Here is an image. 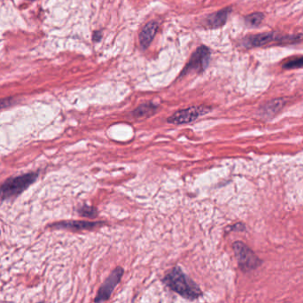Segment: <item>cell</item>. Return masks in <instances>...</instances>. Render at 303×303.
Segmentation results:
<instances>
[{
  "label": "cell",
  "instance_id": "cell-1",
  "mask_svg": "<svg viewBox=\"0 0 303 303\" xmlns=\"http://www.w3.org/2000/svg\"><path fill=\"white\" fill-rule=\"evenodd\" d=\"M165 282L174 292H177L186 299H197L201 294L199 286L179 268L171 269L166 276Z\"/></svg>",
  "mask_w": 303,
  "mask_h": 303
},
{
  "label": "cell",
  "instance_id": "cell-2",
  "mask_svg": "<svg viewBox=\"0 0 303 303\" xmlns=\"http://www.w3.org/2000/svg\"><path fill=\"white\" fill-rule=\"evenodd\" d=\"M39 177V173L31 172L18 177H10L0 186V198L8 200L20 195L34 184Z\"/></svg>",
  "mask_w": 303,
  "mask_h": 303
},
{
  "label": "cell",
  "instance_id": "cell-3",
  "mask_svg": "<svg viewBox=\"0 0 303 303\" xmlns=\"http://www.w3.org/2000/svg\"><path fill=\"white\" fill-rule=\"evenodd\" d=\"M211 52L207 46H201L192 54L188 63L184 67L180 77H184L191 72L200 74L204 72L209 64Z\"/></svg>",
  "mask_w": 303,
  "mask_h": 303
},
{
  "label": "cell",
  "instance_id": "cell-4",
  "mask_svg": "<svg viewBox=\"0 0 303 303\" xmlns=\"http://www.w3.org/2000/svg\"><path fill=\"white\" fill-rule=\"evenodd\" d=\"M212 108L207 106H193L190 108L181 109L168 118V123L172 124H185L194 122L200 116L211 111Z\"/></svg>",
  "mask_w": 303,
  "mask_h": 303
},
{
  "label": "cell",
  "instance_id": "cell-5",
  "mask_svg": "<svg viewBox=\"0 0 303 303\" xmlns=\"http://www.w3.org/2000/svg\"><path fill=\"white\" fill-rule=\"evenodd\" d=\"M235 255L238 260V264L245 270L255 269L260 264L257 256L248 246L240 241L233 244Z\"/></svg>",
  "mask_w": 303,
  "mask_h": 303
},
{
  "label": "cell",
  "instance_id": "cell-6",
  "mask_svg": "<svg viewBox=\"0 0 303 303\" xmlns=\"http://www.w3.org/2000/svg\"><path fill=\"white\" fill-rule=\"evenodd\" d=\"M123 274V269L122 268H116V269L110 274L107 280L104 282V284L100 288L96 298H95V302L101 303L106 301L107 299H109L111 296L112 292L114 291L115 286L119 283V281L122 278Z\"/></svg>",
  "mask_w": 303,
  "mask_h": 303
},
{
  "label": "cell",
  "instance_id": "cell-7",
  "mask_svg": "<svg viewBox=\"0 0 303 303\" xmlns=\"http://www.w3.org/2000/svg\"><path fill=\"white\" fill-rule=\"evenodd\" d=\"M287 101L284 98H277L265 103L259 109V115L265 120H269L275 117L284 108Z\"/></svg>",
  "mask_w": 303,
  "mask_h": 303
},
{
  "label": "cell",
  "instance_id": "cell-8",
  "mask_svg": "<svg viewBox=\"0 0 303 303\" xmlns=\"http://www.w3.org/2000/svg\"><path fill=\"white\" fill-rule=\"evenodd\" d=\"M276 40L280 42L281 38L273 32H264L246 37V39L243 40V45L246 47H261Z\"/></svg>",
  "mask_w": 303,
  "mask_h": 303
},
{
  "label": "cell",
  "instance_id": "cell-9",
  "mask_svg": "<svg viewBox=\"0 0 303 303\" xmlns=\"http://www.w3.org/2000/svg\"><path fill=\"white\" fill-rule=\"evenodd\" d=\"M101 225L100 222H85V221H65L51 225L58 229H67L71 230H92Z\"/></svg>",
  "mask_w": 303,
  "mask_h": 303
},
{
  "label": "cell",
  "instance_id": "cell-10",
  "mask_svg": "<svg viewBox=\"0 0 303 303\" xmlns=\"http://www.w3.org/2000/svg\"><path fill=\"white\" fill-rule=\"evenodd\" d=\"M158 29H159V23L157 22H150L143 28L142 31L139 34V43L142 49L146 50L149 47L151 43L154 40L155 35L157 33Z\"/></svg>",
  "mask_w": 303,
  "mask_h": 303
},
{
  "label": "cell",
  "instance_id": "cell-11",
  "mask_svg": "<svg viewBox=\"0 0 303 303\" xmlns=\"http://www.w3.org/2000/svg\"><path fill=\"white\" fill-rule=\"evenodd\" d=\"M230 12H231V8H223L222 10L215 12L210 16H207L206 19L207 26L212 29L223 27L226 23Z\"/></svg>",
  "mask_w": 303,
  "mask_h": 303
},
{
  "label": "cell",
  "instance_id": "cell-12",
  "mask_svg": "<svg viewBox=\"0 0 303 303\" xmlns=\"http://www.w3.org/2000/svg\"><path fill=\"white\" fill-rule=\"evenodd\" d=\"M158 107L154 105L153 102H148V103L142 104L138 108L135 109L133 112V115L136 117H149L151 115H154L157 111Z\"/></svg>",
  "mask_w": 303,
  "mask_h": 303
},
{
  "label": "cell",
  "instance_id": "cell-13",
  "mask_svg": "<svg viewBox=\"0 0 303 303\" xmlns=\"http://www.w3.org/2000/svg\"><path fill=\"white\" fill-rule=\"evenodd\" d=\"M264 19V15L262 13H253L245 17L246 26L250 28L258 27Z\"/></svg>",
  "mask_w": 303,
  "mask_h": 303
},
{
  "label": "cell",
  "instance_id": "cell-14",
  "mask_svg": "<svg viewBox=\"0 0 303 303\" xmlns=\"http://www.w3.org/2000/svg\"><path fill=\"white\" fill-rule=\"evenodd\" d=\"M282 67L284 69H301L303 68V56L292 58L284 62Z\"/></svg>",
  "mask_w": 303,
  "mask_h": 303
},
{
  "label": "cell",
  "instance_id": "cell-15",
  "mask_svg": "<svg viewBox=\"0 0 303 303\" xmlns=\"http://www.w3.org/2000/svg\"><path fill=\"white\" fill-rule=\"evenodd\" d=\"M78 213L80 214L82 216H85V217H89V218H95L97 215H98V211H97L95 207H91L88 205H84L79 208Z\"/></svg>",
  "mask_w": 303,
  "mask_h": 303
},
{
  "label": "cell",
  "instance_id": "cell-16",
  "mask_svg": "<svg viewBox=\"0 0 303 303\" xmlns=\"http://www.w3.org/2000/svg\"><path fill=\"white\" fill-rule=\"evenodd\" d=\"M14 103V99L13 98H5V99H0V110L3 108H7L10 107Z\"/></svg>",
  "mask_w": 303,
  "mask_h": 303
},
{
  "label": "cell",
  "instance_id": "cell-17",
  "mask_svg": "<svg viewBox=\"0 0 303 303\" xmlns=\"http://www.w3.org/2000/svg\"><path fill=\"white\" fill-rule=\"evenodd\" d=\"M102 39V31H97L93 33V37L92 39L94 42H100V40Z\"/></svg>",
  "mask_w": 303,
  "mask_h": 303
}]
</instances>
